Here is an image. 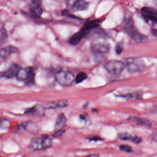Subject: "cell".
I'll list each match as a JSON object with an SVG mask.
<instances>
[{
  "instance_id": "1",
  "label": "cell",
  "mask_w": 157,
  "mask_h": 157,
  "mask_svg": "<svg viewBox=\"0 0 157 157\" xmlns=\"http://www.w3.org/2000/svg\"><path fill=\"white\" fill-rule=\"evenodd\" d=\"M53 144L52 140L47 135H42L33 138L29 145V147L33 151H41L50 148Z\"/></svg>"
},
{
  "instance_id": "2",
  "label": "cell",
  "mask_w": 157,
  "mask_h": 157,
  "mask_svg": "<svg viewBox=\"0 0 157 157\" xmlns=\"http://www.w3.org/2000/svg\"><path fill=\"white\" fill-rule=\"evenodd\" d=\"M55 78L58 84L63 87L70 86L75 80L72 73L67 70H60L55 74Z\"/></svg>"
},
{
  "instance_id": "3",
  "label": "cell",
  "mask_w": 157,
  "mask_h": 157,
  "mask_svg": "<svg viewBox=\"0 0 157 157\" xmlns=\"http://www.w3.org/2000/svg\"><path fill=\"white\" fill-rule=\"evenodd\" d=\"M124 64L127 71L132 73L142 72L145 68L144 63L139 58H128L125 60Z\"/></svg>"
},
{
  "instance_id": "4",
  "label": "cell",
  "mask_w": 157,
  "mask_h": 157,
  "mask_svg": "<svg viewBox=\"0 0 157 157\" xmlns=\"http://www.w3.org/2000/svg\"><path fill=\"white\" fill-rule=\"evenodd\" d=\"M106 71L113 75L119 76L124 70L125 65L124 63L117 60L109 61L104 65Z\"/></svg>"
},
{
  "instance_id": "5",
  "label": "cell",
  "mask_w": 157,
  "mask_h": 157,
  "mask_svg": "<svg viewBox=\"0 0 157 157\" xmlns=\"http://www.w3.org/2000/svg\"><path fill=\"white\" fill-rule=\"evenodd\" d=\"M91 49L95 54L101 55L108 53L110 49V46L106 41L98 39L92 42Z\"/></svg>"
},
{
  "instance_id": "6",
  "label": "cell",
  "mask_w": 157,
  "mask_h": 157,
  "mask_svg": "<svg viewBox=\"0 0 157 157\" xmlns=\"http://www.w3.org/2000/svg\"><path fill=\"white\" fill-rule=\"evenodd\" d=\"M66 5L70 11H84L88 9L89 3L85 0H66Z\"/></svg>"
},
{
  "instance_id": "7",
  "label": "cell",
  "mask_w": 157,
  "mask_h": 157,
  "mask_svg": "<svg viewBox=\"0 0 157 157\" xmlns=\"http://www.w3.org/2000/svg\"><path fill=\"white\" fill-rule=\"evenodd\" d=\"M145 19L157 24V9L151 7H144L141 10Z\"/></svg>"
},
{
  "instance_id": "8",
  "label": "cell",
  "mask_w": 157,
  "mask_h": 157,
  "mask_svg": "<svg viewBox=\"0 0 157 157\" xmlns=\"http://www.w3.org/2000/svg\"><path fill=\"white\" fill-rule=\"evenodd\" d=\"M21 68V67L19 65L13 63L6 71L1 74V76L7 79L13 78V77H16L18 71Z\"/></svg>"
},
{
  "instance_id": "9",
  "label": "cell",
  "mask_w": 157,
  "mask_h": 157,
  "mask_svg": "<svg viewBox=\"0 0 157 157\" xmlns=\"http://www.w3.org/2000/svg\"><path fill=\"white\" fill-rule=\"evenodd\" d=\"M17 132L27 131L35 133L38 131V127L36 124L32 122H26L20 124L17 127Z\"/></svg>"
},
{
  "instance_id": "10",
  "label": "cell",
  "mask_w": 157,
  "mask_h": 157,
  "mask_svg": "<svg viewBox=\"0 0 157 157\" xmlns=\"http://www.w3.org/2000/svg\"><path fill=\"white\" fill-rule=\"evenodd\" d=\"M29 10L30 14L34 18H39L42 13L41 2L31 1L29 5Z\"/></svg>"
},
{
  "instance_id": "11",
  "label": "cell",
  "mask_w": 157,
  "mask_h": 157,
  "mask_svg": "<svg viewBox=\"0 0 157 157\" xmlns=\"http://www.w3.org/2000/svg\"><path fill=\"white\" fill-rule=\"evenodd\" d=\"M88 32L84 29L82 28L79 31L75 33L69 39V43L71 45L76 46L80 43L82 39L87 35Z\"/></svg>"
},
{
  "instance_id": "12",
  "label": "cell",
  "mask_w": 157,
  "mask_h": 157,
  "mask_svg": "<svg viewBox=\"0 0 157 157\" xmlns=\"http://www.w3.org/2000/svg\"><path fill=\"white\" fill-rule=\"evenodd\" d=\"M46 108L41 105H36L26 110L25 114H31L37 117H42L45 114Z\"/></svg>"
},
{
  "instance_id": "13",
  "label": "cell",
  "mask_w": 157,
  "mask_h": 157,
  "mask_svg": "<svg viewBox=\"0 0 157 157\" xmlns=\"http://www.w3.org/2000/svg\"><path fill=\"white\" fill-rule=\"evenodd\" d=\"M19 52V50L18 48L9 45L0 50V57L3 59H6L13 53H18Z\"/></svg>"
},
{
  "instance_id": "14",
  "label": "cell",
  "mask_w": 157,
  "mask_h": 157,
  "mask_svg": "<svg viewBox=\"0 0 157 157\" xmlns=\"http://www.w3.org/2000/svg\"><path fill=\"white\" fill-rule=\"evenodd\" d=\"M131 38L136 43H144L146 42L148 40V38L145 35L137 31L136 29L131 35H129Z\"/></svg>"
},
{
  "instance_id": "15",
  "label": "cell",
  "mask_w": 157,
  "mask_h": 157,
  "mask_svg": "<svg viewBox=\"0 0 157 157\" xmlns=\"http://www.w3.org/2000/svg\"><path fill=\"white\" fill-rule=\"evenodd\" d=\"M68 101L66 100H59L49 102L46 106L48 109H58L65 108L68 106Z\"/></svg>"
},
{
  "instance_id": "16",
  "label": "cell",
  "mask_w": 157,
  "mask_h": 157,
  "mask_svg": "<svg viewBox=\"0 0 157 157\" xmlns=\"http://www.w3.org/2000/svg\"><path fill=\"white\" fill-rule=\"evenodd\" d=\"M124 29L129 35H131L134 31L136 30L135 26L133 20L131 18H126L124 22Z\"/></svg>"
},
{
  "instance_id": "17",
  "label": "cell",
  "mask_w": 157,
  "mask_h": 157,
  "mask_svg": "<svg viewBox=\"0 0 157 157\" xmlns=\"http://www.w3.org/2000/svg\"><path fill=\"white\" fill-rule=\"evenodd\" d=\"M130 121L135 123L136 124L142 125V126H148L150 127L151 123L148 120L144 118H139V117H130L128 119Z\"/></svg>"
},
{
  "instance_id": "18",
  "label": "cell",
  "mask_w": 157,
  "mask_h": 157,
  "mask_svg": "<svg viewBox=\"0 0 157 157\" xmlns=\"http://www.w3.org/2000/svg\"><path fill=\"white\" fill-rule=\"evenodd\" d=\"M67 122V119L63 113H61L58 116L55 123V128L56 130L62 129L65 126Z\"/></svg>"
},
{
  "instance_id": "19",
  "label": "cell",
  "mask_w": 157,
  "mask_h": 157,
  "mask_svg": "<svg viewBox=\"0 0 157 157\" xmlns=\"http://www.w3.org/2000/svg\"><path fill=\"white\" fill-rule=\"evenodd\" d=\"M29 73V67L23 69L21 68L16 76L17 79L20 81H25L27 78Z\"/></svg>"
},
{
  "instance_id": "20",
  "label": "cell",
  "mask_w": 157,
  "mask_h": 157,
  "mask_svg": "<svg viewBox=\"0 0 157 157\" xmlns=\"http://www.w3.org/2000/svg\"><path fill=\"white\" fill-rule=\"evenodd\" d=\"M100 23V21L97 19L90 20L86 23L83 28L86 30L87 32H89L90 30H91V29L98 26L99 25Z\"/></svg>"
},
{
  "instance_id": "21",
  "label": "cell",
  "mask_w": 157,
  "mask_h": 157,
  "mask_svg": "<svg viewBox=\"0 0 157 157\" xmlns=\"http://www.w3.org/2000/svg\"><path fill=\"white\" fill-rule=\"evenodd\" d=\"M25 82L27 86H31L35 84V73L34 69L32 67H29L28 76Z\"/></svg>"
},
{
  "instance_id": "22",
  "label": "cell",
  "mask_w": 157,
  "mask_h": 157,
  "mask_svg": "<svg viewBox=\"0 0 157 157\" xmlns=\"http://www.w3.org/2000/svg\"><path fill=\"white\" fill-rule=\"evenodd\" d=\"M87 75L86 73L81 72L79 73L75 78V81L77 84H80L86 79Z\"/></svg>"
},
{
  "instance_id": "23",
  "label": "cell",
  "mask_w": 157,
  "mask_h": 157,
  "mask_svg": "<svg viewBox=\"0 0 157 157\" xmlns=\"http://www.w3.org/2000/svg\"><path fill=\"white\" fill-rule=\"evenodd\" d=\"M10 126V122L5 118L0 117V128L6 129Z\"/></svg>"
},
{
  "instance_id": "24",
  "label": "cell",
  "mask_w": 157,
  "mask_h": 157,
  "mask_svg": "<svg viewBox=\"0 0 157 157\" xmlns=\"http://www.w3.org/2000/svg\"><path fill=\"white\" fill-rule=\"evenodd\" d=\"M125 97L129 100L140 99L142 98V95L139 93H133L127 95Z\"/></svg>"
},
{
  "instance_id": "25",
  "label": "cell",
  "mask_w": 157,
  "mask_h": 157,
  "mask_svg": "<svg viewBox=\"0 0 157 157\" xmlns=\"http://www.w3.org/2000/svg\"><path fill=\"white\" fill-rule=\"evenodd\" d=\"M119 138L121 140H129V139L132 138V135L130 134L124 132L121 133L118 135Z\"/></svg>"
},
{
  "instance_id": "26",
  "label": "cell",
  "mask_w": 157,
  "mask_h": 157,
  "mask_svg": "<svg viewBox=\"0 0 157 157\" xmlns=\"http://www.w3.org/2000/svg\"><path fill=\"white\" fill-rule=\"evenodd\" d=\"M124 45L122 42H118L115 46V52L117 54H120L123 50Z\"/></svg>"
},
{
  "instance_id": "27",
  "label": "cell",
  "mask_w": 157,
  "mask_h": 157,
  "mask_svg": "<svg viewBox=\"0 0 157 157\" xmlns=\"http://www.w3.org/2000/svg\"><path fill=\"white\" fill-rule=\"evenodd\" d=\"M120 149L124 152H127V153H131L132 151V147L128 145H122L120 147Z\"/></svg>"
},
{
  "instance_id": "28",
  "label": "cell",
  "mask_w": 157,
  "mask_h": 157,
  "mask_svg": "<svg viewBox=\"0 0 157 157\" xmlns=\"http://www.w3.org/2000/svg\"><path fill=\"white\" fill-rule=\"evenodd\" d=\"M63 133H64V131H63V129H60V130H57V131L54 133V134L52 135V136L55 137V138L60 137V136L62 135Z\"/></svg>"
},
{
  "instance_id": "29",
  "label": "cell",
  "mask_w": 157,
  "mask_h": 157,
  "mask_svg": "<svg viewBox=\"0 0 157 157\" xmlns=\"http://www.w3.org/2000/svg\"><path fill=\"white\" fill-rule=\"evenodd\" d=\"M132 141L133 143H134L136 144H139L141 143L142 141V139L140 137H138V136H135L132 139Z\"/></svg>"
},
{
  "instance_id": "30",
  "label": "cell",
  "mask_w": 157,
  "mask_h": 157,
  "mask_svg": "<svg viewBox=\"0 0 157 157\" xmlns=\"http://www.w3.org/2000/svg\"><path fill=\"white\" fill-rule=\"evenodd\" d=\"M152 33L155 37L157 38V29H152Z\"/></svg>"
},
{
  "instance_id": "31",
  "label": "cell",
  "mask_w": 157,
  "mask_h": 157,
  "mask_svg": "<svg viewBox=\"0 0 157 157\" xmlns=\"http://www.w3.org/2000/svg\"><path fill=\"white\" fill-rule=\"evenodd\" d=\"M31 1H36V2H41V0H31Z\"/></svg>"
},
{
  "instance_id": "32",
  "label": "cell",
  "mask_w": 157,
  "mask_h": 157,
  "mask_svg": "<svg viewBox=\"0 0 157 157\" xmlns=\"http://www.w3.org/2000/svg\"><path fill=\"white\" fill-rule=\"evenodd\" d=\"M90 156H98V155H90Z\"/></svg>"
}]
</instances>
